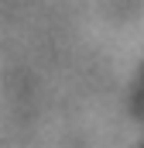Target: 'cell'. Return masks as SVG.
I'll return each mask as SVG.
<instances>
[{
    "mask_svg": "<svg viewBox=\"0 0 144 148\" xmlns=\"http://www.w3.org/2000/svg\"><path fill=\"white\" fill-rule=\"evenodd\" d=\"M137 97H141V103H144V79H141V90H137Z\"/></svg>",
    "mask_w": 144,
    "mask_h": 148,
    "instance_id": "6da1fadb",
    "label": "cell"
}]
</instances>
